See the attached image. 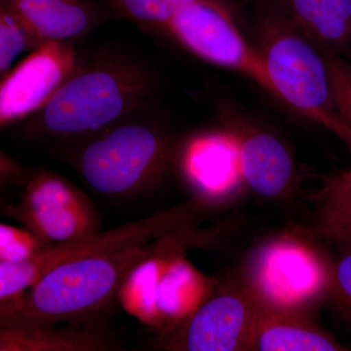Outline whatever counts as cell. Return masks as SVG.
<instances>
[{
    "label": "cell",
    "mask_w": 351,
    "mask_h": 351,
    "mask_svg": "<svg viewBox=\"0 0 351 351\" xmlns=\"http://www.w3.org/2000/svg\"><path fill=\"white\" fill-rule=\"evenodd\" d=\"M80 53L75 40L44 41L1 77V129L43 108L73 73Z\"/></svg>",
    "instance_id": "obj_9"
},
{
    "label": "cell",
    "mask_w": 351,
    "mask_h": 351,
    "mask_svg": "<svg viewBox=\"0 0 351 351\" xmlns=\"http://www.w3.org/2000/svg\"><path fill=\"white\" fill-rule=\"evenodd\" d=\"M258 44L276 98L331 131L351 151V128L337 112L322 51L286 16L263 18Z\"/></svg>",
    "instance_id": "obj_4"
},
{
    "label": "cell",
    "mask_w": 351,
    "mask_h": 351,
    "mask_svg": "<svg viewBox=\"0 0 351 351\" xmlns=\"http://www.w3.org/2000/svg\"><path fill=\"white\" fill-rule=\"evenodd\" d=\"M149 110L80 141L76 165L83 180L97 193L136 195L156 184L167 169L172 141L165 127L145 117Z\"/></svg>",
    "instance_id": "obj_3"
},
{
    "label": "cell",
    "mask_w": 351,
    "mask_h": 351,
    "mask_svg": "<svg viewBox=\"0 0 351 351\" xmlns=\"http://www.w3.org/2000/svg\"><path fill=\"white\" fill-rule=\"evenodd\" d=\"M263 297L249 284L226 286L172 332L164 348L182 351L253 350Z\"/></svg>",
    "instance_id": "obj_8"
},
{
    "label": "cell",
    "mask_w": 351,
    "mask_h": 351,
    "mask_svg": "<svg viewBox=\"0 0 351 351\" xmlns=\"http://www.w3.org/2000/svg\"><path fill=\"white\" fill-rule=\"evenodd\" d=\"M341 245L343 251L332 265L329 288L341 311L351 317V243Z\"/></svg>",
    "instance_id": "obj_21"
},
{
    "label": "cell",
    "mask_w": 351,
    "mask_h": 351,
    "mask_svg": "<svg viewBox=\"0 0 351 351\" xmlns=\"http://www.w3.org/2000/svg\"><path fill=\"white\" fill-rule=\"evenodd\" d=\"M189 173L203 182L226 181L240 176L239 149L230 132L205 136L189 147Z\"/></svg>",
    "instance_id": "obj_15"
},
{
    "label": "cell",
    "mask_w": 351,
    "mask_h": 351,
    "mask_svg": "<svg viewBox=\"0 0 351 351\" xmlns=\"http://www.w3.org/2000/svg\"><path fill=\"white\" fill-rule=\"evenodd\" d=\"M234 121L230 133L239 149L240 177L261 197L285 199L294 191L297 178L290 152L270 132Z\"/></svg>",
    "instance_id": "obj_10"
},
{
    "label": "cell",
    "mask_w": 351,
    "mask_h": 351,
    "mask_svg": "<svg viewBox=\"0 0 351 351\" xmlns=\"http://www.w3.org/2000/svg\"><path fill=\"white\" fill-rule=\"evenodd\" d=\"M160 80L151 66L121 50L80 51L73 73L43 108L25 120L32 138L77 140L151 108Z\"/></svg>",
    "instance_id": "obj_1"
},
{
    "label": "cell",
    "mask_w": 351,
    "mask_h": 351,
    "mask_svg": "<svg viewBox=\"0 0 351 351\" xmlns=\"http://www.w3.org/2000/svg\"><path fill=\"white\" fill-rule=\"evenodd\" d=\"M31 230L0 226V262L20 263L34 257L46 246Z\"/></svg>",
    "instance_id": "obj_18"
},
{
    "label": "cell",
    "mask_w": 351,
    "mask_h": 351,
    "mask_svg": "<svg viewBox=\"0 0 351 351\" xmlns=\"http://www.w3.org/2000/svg\"><path fill=\"white\" fill-rule=\"evenodd\" d=\"M323 54L326 60L337 112L351 128V64L339 55L328 52Z\"/></svg>",
    "instance_id": "obj_19"
},
{
    "label": "cell",
    "mask_w": 351,
    "mask_h": 351,
    "mask_svg": "<svg viewBox=\"0 0 351 351\" xmlns=\"http://www.w3.org/2000/svg\"><path fill=\"white\" fill-rule=\"evenodd\" d=\"M253 350H348L335 337L294 307L263 297Z\"/></svg>",
    "instance_id": "obj_11"
},
{
    "label": "cell",
    "mask_w": 351,
    "mask_h": 351,
    "mask_svg": "<svg viewBox=\"0 0 351 351\" xmlns=\"http://www.w3.org/2000/svg\"><path fill=\"white\" fill-rule=\"evenodd\" d=\"M286 17L322 52L346 53L351 38V0H282Z\"/></svg>",
    "instance_id": "obj_14"
},
{
    "label": "cell",
    "mask_w": 351,
    "mask_h": 351,
    "mask_svg": "<svg viewBox=\"0 0 351 351\" xmlns=\"http://www.w3.org/2000/svg\"><path fill=\"white\" fill-rule=\"evenodd\" d=\"M10 214L47 245L83 239L101 225L96 208L82 189L47 170L29 176Z\"/></svg>",
    "instance_id": "obj_7"
},
{
    "label": "cell",
    "mask_w": 351,
    "mask_h": 351,
    "mask_svg": "<svg viewBox=\"0 0 351 351\" xmlns=\"http://www.w3.org/2000/svg\"><path fill=\"white\" fill-rule=\"evenodd\" d=\"M317 218L351 209V168L326 180L319 191Z\"/></svg>",
    "instance_id": "obj_20"
},
{
    "label": "cell",
    "mask_w": 351,
    "mask_h": 351,
    "mask_svg": "<svg viewBox=\"0 0 351 351\" xmlns=\"http://www.w3.org/2000/svg\"><path fill=\"white\" fill-rule=\"evenodd\" d=\"M120 17L160 29L182 9L198 0H104Z\"/></svg>",
    "instance_id": "obj_16"
},
{
    "label": "cell",
    "mask_w": 351,
    "mask_h": 351,
    "mask_svg": "<svg viewBox=\"0 0 351 351\" xmlns=\"http://www.w3.org/2000/svg\"><path fill=\"white\" fill-rule=\"evenodd\" d=\"M154 242L60 263L17 302L0 307L2 327L90 320L113 301L129 276L154 258Z\"/></svg>",
    "instance_id": "obj_2"
},
{
    "label": "cell",
    "mask_w": 351,
    "mask_h": 351,
    "mask_svg": "<svg viewBox=\"0 0 351 351\" xmlns=\"http://www.w3.org/2000/svg\"><path fill=\"white\" fill-rule=\"evenodd\" d=\"M191 217V207L184 205L108 232H97L64 243L46 245L24 262H0V304L19 300L27 289L60 263L151 243L186 226Z\"/></svg>",
    "instance_id": "obj_5"
},
{
    "label": "cell",
    "mask_w": 351,
    "mask_h": 351,
    "mask_svg": "<svg viewBox=\"0 0 351 351\" xmlns=\"http://www.w3.org/2000/svg\"><path fill=\"white\" fill-rule=\"evenodd\" d=\"M71 322L32 327H2L0 351H101L119 350V343L98 324Z\"/></svg>",
    "instance_id": "obj_13"
},
{
    "label": "cell",
    "mask_w": 351,
    "mask_h": 351,
    "mask_svg": "<svg viewBox=\"0 0 351 351\" xmlns=\"http://www.w3.org/2000/svg\"><path fill=\"white\" fill-rule=\"evenodd\" d=\"M346 54L350 55L351 56V38L350 41V44H348V50H346Z\"/></svg>",
    "instance_id": "obj_23"
},
{
    "label": "cell",
    "mask_w": 351,
    "mask_h": 351,
    "mask_svg": "<svg viewBox=\"0 0 351 351\" xmlns=\"http://www.w3.org/2000/svg\"><path fill=\"white\" fill-rule=\"evenodd\" d=\"M160 29L195 56L241 73L276 97L260 51L245 40L219 0H198Z\"/></svg>",
    "instance_id": "obj_6"
},
{
    "label": "cell",
    "mask_w": 351,
    "mask_h": 351,
    "mask_svg": "<svg viewBox=\"0 0 351 351\" xmlns=\"http://www.w3.org/2000/svg\"><path fill=\"white\" fill-rule=\"evenodd\" d=\"M317 219L313 228L316 234L339 244L351 243V209Z\"/></svg>",
    "instance_id": "obj_22"
},
{
    "label": "cell",
    "mask_w": 351,
    "mask_h": 351,
    "mask_svg": "<svg viewBox=\"0 0 351 351\" xmlns=\"http://www.w3.org/2000/svg\"><path fill=\"white\" fill-rule=\"evenodd\" d=\"M44 41L38 38L5 6L0 5V75L3 77L21 53L32 51Z\"/></svg>",
    "instance_id": "obj_17"
},
{
    "label": "cell",
    "mask_w": 351,
    "mask_h": 351,
    "mask_svg": "<svg viewBox=\"0 0 351 351\" xmlns=\"http://www.w3.org/2000/svg\"><path fill=\"white\" fill-rule=\"evenodd\" d=\"M38 38L77 40L105 20V15L90 0H0Z\"/></svg>",
    "instance_id": "obj_12"
}]
</instances>
